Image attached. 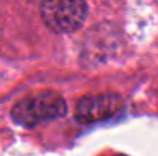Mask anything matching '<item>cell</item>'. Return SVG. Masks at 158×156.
Here are the masks:
<instances>
[{
	"label": "cell",
	"mask_w": 158,
	"mask_h": 156,
	"mask_svg": "<svg viewBox=\"0 0 158 156\" xmlns=\"http://www.w3.org/2000/svg\"><path fill=\"white\" fill-rule=\"evenodd\" d=\"M40 17L56 34H71L82 27L88 17L84 0H42Z\"/></svg>",
	"instance_id": "cell-1"
},
{
	"label": "cell",
	"mask_w": 158,
	"mask_h": 156,
	"mask_svg": "<svg viewBox=\"0 0 158 156\" xmlns=\"http://www.w3.org/2000/svg\"><path fill=\"white\" fill-rule=\"evenodd\" d=\"M66 111L67 104L62 96L56 92H40L15 104V107L12 109V116L19 124L32 128L39 122L57 119L66 114Z\"/></svg>",
	"instance_id": "cell-2"
},
{
	"label": "cell",
	"mask_w": 158,
	"mask_h": 156,
	"mask_svg": "<svg viewBox=\"0 0 158 156\" xmlns=\"http://www.w3.org/2000/svg\"><path fill=\"white\" fill-rule=\"evenodd\" d=\"M121 107L123 99L114 92L91 94L79 99L76 107V118L81 122H96L118 114Z\"/></svg>",
	"instance_id": "cell-3"
}]
</instances>
